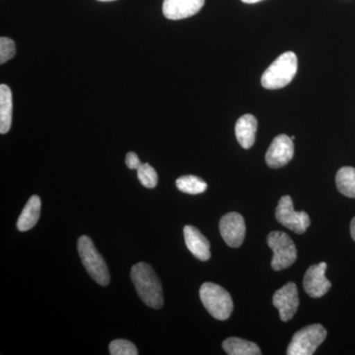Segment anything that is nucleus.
<instances>
[{"label": "nucleus", "mask_w": 355, "mask_h": 355, "mask_svg": "<svg viewBox=\"0 0 355 355\" xmlns=\"http://www.w3.org/2000/svg\"><path fill=\"white\" fill-rule=\"evenodd\" d=\"M130 277L137 294L147 306L154 309L163 307L162 286L157 275L148 263H139L133 266Z\"/></svg>", "instance_id": "obj_1"}, {"label": "nucleus", "mask_w": 355, "mask_h": 355, "mask_svg": "<svg viewBox=\"0 0 355 355\" xmlns=\"http://www.w3.org/2000/svg\"><path fill=\"white\" fill-rule=\"evenodd\" d=\"M298 60L293 51L282 53L263 72L261 83L266 89H280L291 83L297 73Z\"/></svg>", "instance_id": "obj_2"}, {"label": "nucleus", "mask_w": 355, "mask_h": 355, "mask_svg": "<svg viewBox=\"0 0 355 355\" xmlns=\"http://www.w3.org/2000/svg\"><path fill=\"white\" fill-rule=\"evenodd\" d=\"M79 256L89 275L102 286L110 284V273L106 261L94 246L88 236H81L77 243Z\"/></svg>", "instance_id": "obj_3"}, {"label": "nucleus", "mask_w": 355, "mask_h": 355, "mask_svg": "<svg viewBox=\"0 0 355 355\" xmlns=\"http://www.w3.org/2000/svg\"><path fill=\"white\" fill-rule=\"evenodd\" d=\"M200 297L205 309L216 320L224 321L231 316L234 305L230 294L223 287L205 282L200 287Z\"/></svg>", "instance_id": "obj_4"}, {"label": "nucleus", "mask_w": 355, "mask_h": 355, "mask_svg": "<svg viewBox=\"0 0 355 355\" xmlns=\"http://www.w3.org/2000/svg\"><path fill=\"white\" fill-rule=\"evenodd\" d=\"M268 245L273 253L272 270H286L297 260V249L286 233L273 231L268 236Z\"/></svg>", "instance_id": "obj_5"}, {"label": "nucleus", "mask_w": 355, "mask_h": 355, "mask_svg": "<svg viewBox=\"0 0 355 355\" xmlns=\"http://www.w3.org/2000/svg\"><path fill=\"white\" fill-rule=\"evenodd\" d=\"M326 338L327 331L322 324H310L301 329L293 336L286 354L288 355L314 354Z\"/></svg>", "instance_id": "obj_6"}, {"label": "nucleus", "mask_w": 355, "mask_h": 355, "mask_svg": "<svg viewBox=\"0 0 355 355\" xmlns=\"http://www.w3.org/2000/svg\"><path fill=\"white\" fill-rule=\"evenodd\" d=\"M275 217L284 227L297 234H303L310 226V217L305 211H295L293 202L289 196L280 198L275 209Z\"/></svg>", "instance_id": "obj_7"}, {"label": "nucleus", "mask_w": 355, "mask_h": 355, "mask_svg": "<svg viewBox=\"0 0 355 355\" xmlns=\"http://www.w3.org/2000/svg\"><path fill=\"white\" fill-rule=\"evenodd\" d=\"M219 230L229 247L238 248L244 242L246 226L244 218L237 212H229L219 222Z\"/></svg>", "instance_id": "obj_8"}, {"label": "nucleus", "mask_w": 355, "mask_h": 355, "mask_svg": "<svg viewBox=\"0 0 355 355\" xmlns=\"http://www.w3.org/2000/svg\"><path fill=\"white\" fill-rule=\"evenodd\" d=\"M273 306L279 311L282 321H291L297 312L299 306L297 286L294 282H288L279 291H275L272 297Z\"/></svg>", "instance_id": "obj_9"}, {"label": "nucleus", "mask_w": 355, "mask_h": 355, "mask_svg": "<svg viewBox=\"0 0 355 355\" xmlns=\"http://www.w3.org/2000/svg\"><path fill=\"white\" fill-rule=\"evenodd\" d=\"M293 139L286 135H279L272 140L266 154V162L268 167L277 169L284 167L293 158Z\"/></svg>", "instance_id": "obj_10"}, {"label": "nucleus", "mask_w": 355, "mask_h": 355, "mask_svg": "<svg viewBox=\"0 0 355 355\" xmlns=\"http://www.w3.org/2000/svg\"><path fill=\"white\" fill-rule=\"evenodd\" d=\"M327 268H328V266L326 263H321L311 266L306 272L304 280H303V286H304L306 293L310 297H322L330 291L331 282L324 275Z\"/></svg>", "instance_id": "obj_11"}, {"label": "nucleus", "mask_w": 355, "mask_h": 355, "mask_svg": "<svg viewBox=\"0 0 355 355\" xmlns=\"http://www.w3.org/2000/svg\"><path fill=\"white\" fill-rule=\"evenodd\" d=\"M203 6L205 0H164L163 14L167 19H184L200 12Z\"/></svg>", "instance_id": "obj_12"}, {"label": "nucleus", "mask_w": 355, "mask_h": 355, "mask_svg": "<svg viewBox=\"0 0 355 355\" xmlns=\"http://www.w3.org/2000/svg\"><path fill=\"white\" fill-rule=\"evenodd\" d=\"M184 237L187 247L196 258L202 261L209 260V241L198 229L191 225L184 226Z\"/></svg>", "instance_id": "obj_13"}, {"label": "nucleus", "mask_w": 355, "mask_h": 355, "mask_svg": "<svg viewBox=\"0 0 355 355\" xmlns=\"http://www.w3.org/2000/svg\"><path fill=\"white\" fill-rule=\"evenodd\" d=\"M258 121L253 114H244L236 123L235 133L240 146L245 149L251 148L256 140Z\"/></svg>", "instance_id": "obj_14"}, {"label": "nucleus", "mask_w": 355, "mask_h": 355, "mask_svg": "<svg viewBox=\"0 0 355 355\" xmlns=\"http://www.w3.org/2000/svg\"><path fill=\"white\" fill-rule=\"evenodd\" d=\"M41 207L42 202L38 196H32L18 218V230L25 232L36 225L41 214Z\"/></svg>", "instance_id": "obj_15"}, {"label": "nucleus", "mask_w": 355, "mask_h": 355, "mask_svg": "<svg viewBox=\"0 0 355 355\" xmlns=\"http://www.w3.org/2000/svg\"><path fill=\"white\" fill-rule=\"evenodd\" d=\"M12 92L6 84L0 85V133L9 132L12 123Z\"/></svg>", "instance_id": "obj_16"}, {"label": "nucleus", "mask_w": 355, "mask_h": 355, "mask_svg": "<svg viewBox=\"0 0 355 355\" xmlns=\"http://www.w3.org/2000/svg\"><path fill=\"white\" fill-rule=\"evenodd\" d=\"M222 347L229 355H260V347L254 343L238 338H229L222 343Z\"/></svg>", "instance_id": "obj_17"}, {"label": "nucleus", "mask_w": 355, "mask_h": 355, "mask_svg": "<svg viewBox=\"0 0 355 355\" xmlns=\"http://www.w3.org/2000/svg\"><path fill=\"white\" fill-rule=\"evenodd\" d=\"M336 183L342 195L355 198V168H340L336 173Z\"/></svg>", "instance_id": "obj_18"}, {"label": "nucleus", "mask_w": 355, "mask_h": 355, "mask_svg": "<svg viewBox=\"0 0 355 355\" xmlns=\"http://www.w3.org/2000/svg\"><path fill=\"white\" fill-rule=\"evenodd\" d=\"M176 186L178 190L189 195H198L205 193L207 189V184L203 180L193 175L180 177L176 181Z\"/></svg>", "instance_id": "obj_19"}, {"label": "nucleus", "mask_w": 355, "mask_h": 355, "mask_svg": "<svg viewBox=\"0 0 355 355\" xmlns=\"http://www.w3.org/2000/svg\"><path fill=\"white\" fill-rule=\"evenodd\" d=\"M137 177H139L142 186L147 189L155 188L158 183L157 173L153 167H151L147 163H144V164L141 163V165L139 166V169H137Z\"/></svg>", "instance_id": "obj_20"}, {"label": "nucleus", "mask_w": 355, "mask_h": 355, "mask_svg": "<svg viewBox=\"0 0 355 355\" xmlns=\"http://www.w3.org/2000/svg\"><path fill=\"white\" fill-rule=\"evenodd\" d=\"M110 354L112 355H137V347L127 340H114L110 343Z\"/></svg>", "instance_id": "obj_21"}, {"label": "nucleus", "mask_w": 355, "mask_h": 355, "mask_svg": "<svg viewBox=\"0 0 355 355\" xmlns=\"http://www.w3.org/2000/svg\"><path fill=\"white\" fill-rule=\"evenodd\" d=\"M16 46L13 40L1 37L0 38V64H6L15 57Z\"/></svg>", "instance_id": "obj_22"}, {"label": "nucleus", "mask_w": 355, "mask_h": 355, "mask_svg": "<svg viewBox=\"0 0 355 355\" xmlns=\"http://www.w3.org/2000/svg\"><path fill=\"white\" fill-rule=\"evenodd\" d=\"M125 164H127L130 169L137 170L139 166L141 165V162H140L139 156H137V154L135 153H128L127 157H125Z\"/></svg>", "instance_id": "obj_23"}, {"label": "nucleus", "mask_w": 355, "mask_h": 355, "mask_svg": "<svg viewBox=\"0 0 355 355\" xmlns=\"http://www.w3.org/2000/svg\"><path fill=\"white\" fill-rule=\"evenodd\" d=\"M350 234H352V239L355 241V217L350 223Z\"/></svg>", "instance_id": "obj_24"}, {"label": "nucleus", "mask_w": 355, "mask_h": 355, "mask_svg": "<svg viewBox=\"0 0 355 355\" xmlns=\"http://www.w3.org/2000/svg\"><path fill=\"white\" fill-rule=\"evenodd\" d=\"M241 1L244 2V3L253 4L257 3V2H260L261 0H241Z\"/></svg>", "instance_id": "obj_25"}, {"label": "nucleus", "mask_w": 355, "mask_h": 355, "mask_svg": "<svg viewBox=\"0 0 355 355\" xmlns=\"http://www.w3.org/2000/svg\"><path fill=\"white\" fill-rule=\"evenodd\" d=\"M98 1L108 2V1H114V0H98Z\"/></svg>", "instance_id": "obj_26"}]
</instances>
